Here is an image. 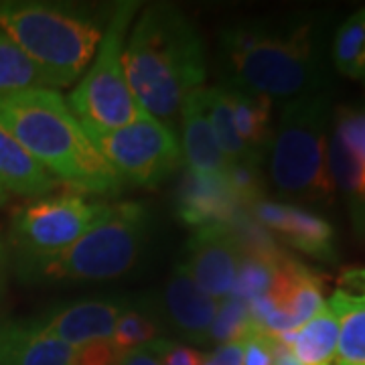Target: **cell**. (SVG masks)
<instances>
[{
    "label": "cell",
    "instance_id": "cell-19",
    "mask_svg": "<svg viewBox=\"0 0 365 365\" xmlns=\"http://www.w3.org/2000/svg\"><path fill=\"white\" fill-rule=\"evenodd\" d=\"M276 339L290 347L300 365H333L339 341V319L325 302L299 331Z\"/></svg>",
    "mask_w": 365,
    "mask_h": 365
},
{
    "label": "cell",
    "instance_id": "cell-8",
    "mask_svg": "<svg viewBox=\"0 0 365 365\" xmlns=\"http://www.w3.org/2000/svg\"><path fill=\"white\" fill-rule=\"evenodd\" d=\"M110 207L108 203H90L79 195H59L16 209L11 240L23 268L37 276L47 262L102 222Z\"/></svg>",
    "mask_w": 365,
    "mask_h": 365
},
{
    "label": "cell",
    "instance_id": "cell-7",
    "mask_svg": "<svg viewBox=\"0 0 365 365\" xmlns=\"http://www.w3.org/2000/svg\"><path fill=\"white\" fill-rule=\"evenodd\" d=\"M138 6V2L126 0L112 9L96 57L69 96V110L86 126L116 130L144 114L124 73L126 33Z\"/></svg>",
    "mask_w": 365,
    "mask_h": 365
},
{
    "label": "cell",
    "instance_id": "cell-1",
    "mask_svg": "<svg viewBox=\"0 0 365 365\" xmlns=\"http://www.w3.org/2000/svg\"><path fill=\"white\" fill-rule=\"evenodd\" d=\"M124 73L146 114L173 120L207 73L199 29L173 4L146 6L124 45Z\"/></svg>",
    "mask_w": 365,
    "mask_h": 365
},
{
    "label": "cell",
    "instance_id": "cell-10",
    "mask_svg": "<svg viewBox=\"0 0 365 365\" xmlns=\"http://www.w3.org/2000/svg\"><path fill=\"white\" fill-rule=\"evenodd\" d=\"M242 248L230 225L197 227L187 242V260L182 262L195 284L211 299L232 294Z\"/></svg>",
    "mask_w": 365,
    "mask_h": 365
},
{
    "label": "cell",
    "instance_id": "cell-15",
    "mask_svg": "<svg viewBox=\"0 0 365 365\" xmlns=\"http://www.w3.org/2000/svg\"><path fill=\"white\" fill-rule=\"evenodd\" d=\"M339 319L333 365H365V268H347L327 302Z\"/></svg>",
    "mask_w": 365,
    "mask_h": 365
},
{
    "label": "cell",
    "instance_id": "cell-4",
    "mask_svg": "<svg viewBox=\"0 0 365 365\" xmlns=\"http://www.w3.org/2000/svg\"><path fill=\"white\" fill-rule=\"evenodd\" d=\"M108 19L90 6L0 0V31L39 67L51 90L71 86L90 67Z\"/></svg>",
    "mask_w": 365,
    "mask_h": 365
},
{
    "label": "cell",
    "instance_id": "cell-5",
    "mask_svg": "<svg viewBox=\"0 0 365 365\" xmlns=\"http://www.w3.org/2000/svg\"><path fill=\"white\" fill-rule=\"evenodd\" d=\"M327 126L329 100L321 91L282 106L270 143V177L278 193L300 201H325L333 195Z\"/></svg>",
    "mask_w": 365,
    "mask_h": 365
},
{
    "label": "cell",
    "instance_id": "cell-17",
    "mask_svg": "<svg viewBox=\"0 0 365 365\" xmlns=\"http://www.w3.org/2000/svg\"><path fill=\"white\" fill-rule=\"evenodd\" d=\"M201 90V88H199ZM199 90H195L182 104V160L189 170L227 175L232 163L225 158L215 134L209 126Z\"/></svg>",
    "mask_w": 365,
    "mask_h": 365
},
{
    "label": "cell",
    "instance_id": "cell-37",
    "mask_svg": "<svg viewBox=\"0 0 365 365\" xmlns=\"http://www.w3.org/2000/svg\"><path fill=\"white\" fill-rule=\"evenodd\" d=\"M203 365H207V364H203Z\"/></svg>",
    "mask_w": 365,
    "mask_h": 365
},
{
    "label": "cell",
    "instance_id": "cell-24",
    "mask_svg": "<svg viewBox=\"0 0 365 365\" xmlns=\"http://www.w3.org/2000/svg\"><path fill=\"white\" fill-rule=\"evenodd\" d=\"M51 90L41 69L6 33L0 31V96L26 90Z\"/></svg>",
    "mask_w": 365,
    "mask_h": 365
},
{
    "label": "cell",
    "instance_id": "cell-31",
    "mask_svg": "<svg viewBox=\"0 0 365 365\" xmlns=\"http://www.w3.org/2000/svg\"><path fill=\"white\" fill-rule=\"evenodd\" d=\"M244 345V365H272V337L254 333Z\"/></svg>",
    "mask_w": 365,
    "mask_h": 365
},
{
    "label": "cell",
    "instance_id": "cell-29",
    "mask_svg": "<svg viewBox=\"0 0 365 365\" xmlns=\"http://www.w3.org/2000/svg\"><path fill=\"white\" fill-rule=\"evenodd\" d=\"M160 365H203L205 355L170 339H155L146 345Z\"/></svg>",
    "mask_w": 365,
    "mask_h": 365
},
{
    "label": "cell",
    "instance_id": "cell-36",
    "mask_svg": "<svg viewBox=\"0 0 365 365\" xmlns=\"http://www.w3.org/2000/svg\"><path fill=\"white\" fill-rule=\"evenodd\" d=\"M2 197H4V191H2V187H0V199H2Z\"/></svg>",
    "mask_w": 365,
    "mask_h": 365
},
{
    "label": "cell",
    "instance_id": "cell-6",
    "mask_svg": "<svg viewBox=\"0 0 365 365\" xmlns=\"http://www.w3.org/2000/svg\"><path fill=\"white\" fill-rule=\"evenodd\" d=\"M150 211L143 203H118L76 244L47 262L37 274L45 280H110L128 272L150 234Z\"/></svg>",
    "mask_w": 365,
    "mask_h": 365
},
{
    "label": "cell",
    "instance_id": "cell-20",
    "mask_svg": "<svg viewBox=\"0 0 365 365\" xmlns=\"http://www.w3.org/2000/svg\"><path fill=\"white\" fill-rule=\"evenodd\" d=\"M329 170L333 185L339 189L351 213L353 225L359 234L365 235V163L353 155L333 132L327 148Z\"/></svg>",
    "mask_w": 365,
    "mask_h": 365
},
{
    "label": "cell",
    "instance_id": "cell-26",
    "mask_svg": "<svg viewBox=\"0 0 365 365\" xmlns=\"http://www.w3.org/2000/svg\"><path fill=\"white\" fill-rule=\"evenodd\" d=\"M258 333L250 317L248 302L227 297L220 302L217 314L213 319V325L209 331V341L215 343H242L250 335Z\"/></svg>",
    "mask_w": 365,
    "mask_h": 365
},
{
    "label": "cell",
    "instance_id": "cell-33",
    "mask_svg": "<svg viewBox=\"0 0 365 365\" xmlns=\"http://www.w3.org/2000/svg\"><path fill=\"white\" fill-rule=\"evenodd\" d=\"M118 365H160L155 353L150 351L146 345L138 347V349H130V351L120 353L118 357Z\"/></svg>",
    "mask_w": 365,
    "mask_h": 365
},
{
    "label": "cell",
    "instance_id": "cell-12",
    "mask_svg": "<svg viewBox=\"0 0 365 365\" xmlns=\"http://www.w3.org/2000/svg\"><path fill=\"white\" fill-rule=\"evenodd\" d=\"M250 215L268 232L278 234V237H282L294 250H300L317 260H337L335 232L331 223L313 211L260 199L256 205H252Z\"/></svg>",
    "mask_w": 365,
    "mask_h": 365
},
{
    "label": "cell",
    "instance_id": "cell-13",
    "mask_svg": "<svg viewBox=\"0 0 365 365\" xmlns=\"http://www.w3.org/2000/svg\"><path fill=\"white\" fill-rule=\"evenodd\" d=\"M220 300L197 287L185 264H177L158 300L157 319L170 331L193 343H209V331L217 314Z\"/></svg>",
    "mask_w": 365,
    "mask_h": 365
},
{
    "label": "cell",
    "instance_id": "cell-9",
    "mask_svg": "<svg viewBox=\"0 0 365 365\" xmlns=\"http://www.w3.org/2000/svg\"><path fill=\"white\" fill-rule=\"evenodd\" d=\"M81 126L122 182L157 187L182 163L181 144L173 128L146 112L116 130Z\"/></svg>",
    "mask_w": 365,
    "mask_h": 365
},
{
    "label": "cell",
    "instance_id": "cell-18",
    "mask_svg": "<svg viewBox=\"0 0 365 365\" xmlns=\"http://www.w3.org/2000/svg\"><path fill=\"white\" fill-rule=\"evenodd\" d=\"M57 182L11 132L0 126V187L4 193L45 197L55 191Z\"/></svg>",
    "mask_w": 365,
    "mask_h": 365
},
{
    "label": "cell",
    "instance_id": "cell-27",
    "mask_svg": "<svg viewBox=\"0 0 365 365\" xmlns=\"http://www.w3.org/2000/svg\"><path fill=\"white\" fill-rule=\"evenodd\" d=\"M157 321L148 317V313L128 307L124 314L118 319L116 329L112 333V343L116 345L118 351L124 353L148 345L150 341L157 339Z\"/></svg>",
    "mask_w": 365,
    "mask_h": 365
},
{
    "label": "cell",
    "instance_id": "cell-28",
    "mask_svg": "<svg viewBox=\"0 0 365 365\" xmlns=\"http://www.w3.org/2000/svg\"><path fill=\"white\" fill-rule=\"evenodd\" d=\"M335 134L355 157L365 163V108H341Z\"/></svg>",
    "mask_w": 365,
    "mask_h": 365
},
{
    "label": "cell",
    "instance_id": "cell-30",
    "mask_svg": "<svg viewBox=\"0 0 365 365\" xmlns=\"http://www.w3.org/2000/svg\"><path fill=\"white\" fill-rule=\"evenodd\" d=\"M118 357L120 351L112 339L91 341L86 345L73 347L69 365H118Z\"/></svg>",
    "mask_w": 365,
    "mask_h": 365
},
{
    "label": "cell",
    "instance_id": "cell-14",
    "mask_svg": "<svg viewBox=\"0 0 365 365\" xmlns=\"http://www.w3.org/2000/svg\"><path fill=\"white\" fill-rule=\"evenodd\" d=\"M128 307L130 304L124 300H81L35 321L47 337L69 347H79L91 341L112 339L118 319Z\"/></svg>",
    "mask_w": 365,
    "mask_h": 365
},
{
    "label": "cell",
    "instance_id": "cell-3",
    "mask_svg": "<svg viewBox=\"0 0 365 365\" xmlns=\"http://www.w3.org/2000/svg\"><path fill=\"white\" fill-rule=\"evenodd\" d=\"M220 55L227 90L270 100L321 91V59L311 23L227 25L220 37Z\"/></svg>",
    "mask_w": 365,
    "mask_h": 365
},
{
    "label": "cell",
    "instance_id": "cell-21",
    "mask_svg": "<svg viewBox=\"0 0 365 365\" xmlns=\"http://www.w3.org/2000/svg\"><path fill=\"white\" fill-rule=\"evenodd\" d=\"M199 96H201V104H203L205 116L209 120V126L215 134V140L220 144L225 158L232 165L260 167L264 157L254 153L235 132L227 90L225 88H207V90H199Z\"/></svg>",
    "mask_w": 365,
    "mask_h": 365
},
{
    "label": "cell",
    "instance_id": "cell-25",
    "mask_svg": "<svg viewBox=\"0 0 365 365\" xmlns=\"http://www.w3.org/2000/svg\"><path fill=\"white\" fill-rule=\"evenodd\" d=\"M287 254H274V256H262V254H244L242 252V260L237 268L234 288L232 294L237 300L258 299L262 294H266L274 282V276L278 270V264L282 262Z\"/></svg>",
    "mask_w": 365,
    "mask_h": 365
},
{
    "label": "cell",
    "instance_id": "cell-32",
    "mask_svg": "<svg viewBox=\"0 0 365 365\" xmlns=\"http://www.w3.org/2000/svg\"><path fill=\"white\" fill-rule=\"evenodd\" d=\"M207 365H244V345L242 343H225L220 345L209 357Z\"/></svg>",
    "mask_w": 365,
    "mask_h": 365
},
{
    "label": "cell",
    "instance_id": "cell-11",
    "mask_svg": "<svg viewBox=\"0 0 365 365\" xmlns=\"http://www.w3.org/2000/svg\"><path fill=\"white\" fill-rule=\"evenodd\" d=\"M177 217L185 225H230L246 211L235 195L227 175L185 170L175 195Z\"/></svg>",
    "mask_w": 365,
    "mask_h": 365
},
{
    "label": "cell",
    "instance_id": "cell-34",
    "mask_svg": "<svg viewBox=\"0 0 365 365\" xmlns=\"http://www.w3.org/2000/svg\"><path fill=\"white\" fill-rule=\"evenodd\" d=\"M272 365H300L299 359L292 355L290 347L282 341L272 337Z\"/></svg>",
    "mask_w": 365,
    "mask_h": 365
},
{
    "label": "cell",
    "instance_id": "cell-2",
    "mask_svg": "<svg viewBox=\"0 0 365 365\" xmlns=\"http://www.w3.org/2000/svg\"><path fill=\"white\" fill-rule=\"evenodd\" d=\"M0 126L13 134L57 181L91 195H116L124 182L96 150L57 90L0 96Z\"/></svg>",
    "mask_w": 365,
    "mask_h": 365
},
{
    "label": "cell",
    "instance_id": "cell-23",
    "mask_svg": "<svg viewBox=\"0 0 365 365\" xmlns=\"http://www.w3.org/2000/svg\"><path fill=\"white\" fill-rule=\"evenodd\" d=\"M333 63L345 78L365 83V9L353 13L333 39Z\"/></svg>",
    "mask_w": 365,
    "mask_h": 365
},
{
    "label": "cell",
    "instance_id": "cell-22",
    "mask_svg": "<svg viewBox=\"0 0 365 365\" xmlns=\"http://www.w3.org/2000/svg\"><path fill=\"white\" fill-rule=\"evenodd\" d=\"M227 98L237 136L254 153L264 155L272 143V100L237 90H227Z\"/></svg>",
    "mask_w": 365,
    "mask_h": 365
},
{
    "label": "cell",
    "instance_id": "cell-16",
    "mask_svg": "<svg viewBox=\"0 0 365 365\" xmlns=\"http://www.w3.org/2000/svg\"><path fill=\"white\" fill-rule=\"evenodd\" d=\"M73 347L47 337L31 321L0 323V365H69Z\"/></svg>",
    "mask_w": 365,
    "mask_h": 365
},
{
    "label": "cell",
    "instance_id": "cell-35",
    "mask_svg": "<svg viewBox=\"0 0 365 365\" xmlns=\"http://www.w3.org/2000/svg\"><path fill=\"white\" fill-rule=\"evenodd\" d=\"M6 272H9V250H6L4 240L0 237V297H2V292H4Z\"/></svg>",
    "mask_w": 365,
    "mask_h": 365
}]
</instances>
